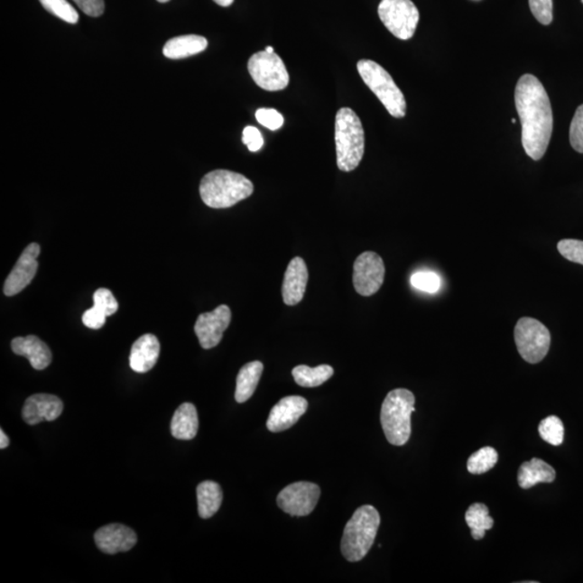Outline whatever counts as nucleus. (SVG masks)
<instances>
[{"instance_id":"nucleus-1","label":"nucleus","mask_w":583,"mask_h":583,"mask_svg":"<svg viewBox=\"0 0 583 583\" xmlns=\"http://www.w3.org/2000/svg\"><path fill=\"white\" fill-rule=\"evenodd\" d=\"M515 106L522 125V145L532 161H541L551 140L553 113L548 93L537 77H521L515 88Z\"/></svg>"},{"instance_id":"nucleus-2","label":"nucleus","mask_w":583,"mask_h":583,"mask_svg":"<svg viewBox=\"0 0 583 583\" xmlns=\"http://www.w3.org/2000/svg\"><path fill=\"white\" fill-rule=\"evenodd\" d=\"M254 191V185L245 175L216 170L203 176L200 183V196L208 207L227 208L249 198Z\"/></svg>"},{"instance_id":"nucleus-3","label":"nucleus","mask_w":583,"mask_h":583,"mask_svg":"<svg viewBox=\"0 0 583 583\" xmlns=\"http://www.w3.org/2000/svg\"><path fill=\"white\" fill-rule=\"evenodd\" d=\"M338 166L340 171L351 172L359 166L365 155V130L351 108H340L335 121Z\"/></svg>"},{"instance_id":"nucleus-4","label":"nucleus","mask_w":583,"mask_h":583,"mask_svg":"<svg viewBox=\"0 0 583 583\" xmlns=\"http://www.w3.org/2000/svg\"><path fill=\"white\" fill-rule=\"evenodd\" d=\"M379 525L381 515L373 505H362L351 516L340 544L344 558L348 562H360L366 558L375 541Z\"/></svg>"},{"instance_id":"nucleus-5","label":"nucleus","mask_w":583,"mask_h":583,"mask_svg":"<svg viewBox=\"0 0 583 583\" xmlns=\"http://www.w3.org/2000/svg\"><path fill=\"white\" fill-rule=\"evenodd\" d=\"M415 395L408 389H394L384 399L381 422L384 436L390 444L403 447L412 433L411 417L415 409Z\"/></svg>"},{"instance_id":"nucleus-6","label":"nucleus","mask_w":583,"mask_h":583,"mask_svg":"<svg viewBox=\"0 0 583 583\" xmlns=\"http://www.w3.org/2000/svg\"><path fill=\"white\" fill-rule=\"evenodd\" d=\"M356 69L363 81L383 103L388 113L393 117L403 118L406 114L405 97L388 71L371 60H359Z\"/></svg>"},{"instance_id":"nucleus-7","label":"nucleus","mask_w":583,"mask_h":583,"mask_svg":"<svg viewBox=\"0 0 583 583\" xmlns=\"http://www.w3.org/2000/svg\"><path fill=\"white\" fill-rule=\"evenodd\" d=\"M514 339L521 356L531 365L542 361L551 345V334L548 328L530 317L522 318L516 323Z\"/></svg>"},{"instance_id":"nucleus-8","label":"nucleus","mask_w":583,"mask_h":583,"mask_svg":"<svg viewBox=\"0 0 583 583\" xmlns=\"http://www.w3.org/2000/svg\"><path fill=\"white\" fill-rule=\"evenodd\" d=\"M378 15L387 30L401 41L411 40L420 22V11L412 0H382Z\"/></svg>"},{"instance_id":"nucleus-9","label":"nucleus","mask_w":583,"mask_h":583,"mask_svg":"<svg viewBox=\"0 0 583 583\" xmlns=\"http://www.w3.org/2000/svg\"><path fill=\"white\" fill-rule=\"evenodd\" d=\"M258 87L266 91H280L289 86L290 77L282 58L276 53L260 51L253 54L247 64Z\"/></svg>"},{"instance_id":"nucleus-10","label":"nucleus","mask_w":583,"mask_h":583,"mask_svg":"<svg viewBox=\"0 0 583 583\" xmlns=\"http://www.w3.org/2000/svg\"><path fill=\"white\" fill-rule=\"evenodd\" d=\"M320 495V487L317 484L296 482L279 493L277 503L285 514L292 516H306L315 510Z\"/></svg>"},{"instance_id":"nucleus-11","label":"nucleus","mask_w":583,"mask_h":583,"mask_svg":"<svg viewBox=\"0 0 583 583\" xmlns=\"http://www.w3.org/2000/svg\"><path fill=\"white\" fill-rule=\"evenodd\" d=\"M386 274L383 258L375 252H365L354 264V287L357 294L372 296L382 288Z\"/></svg>"},{"instance_id":"nucleus-12","label":"nucleus","mask_w":583,"mask_h":583,"mask_svg":"<svg viewBox=\"0 0 583 583\" xmlns=\"http://www.w3.org/2000/svg\"><path fill=\"white\" fill-rule=\"evenodd\" d=\"M232 322V311L221 305L211 312L201 313L195 324V333L203 349H212L221 343L223 334Z\"/></svg>"},{"instance_id":"nucleus-13","label":"nucleus","mask_w":583,"mask_h":583,"mask_svg":"<svg viewBox=\"0 0 583 583\" xmlns=\"http://www.w3.org/2000/svg\"><path fill=\"white\" fill-rule=\"evenodd\" d=\"M41 254V245L31 244L22 253L19 261L16 262L13 272L5 280L4 292L5 295L14 296L23 291L34 279L38 271L37 257Z\"/></svg>"},{"instance_id":"nucleus-14","label":"nucleus","mask_w":583,"mask_h":583,"mask_svg":"<svg viewBox=\"0 0 583 583\" xmlns=\"http://www.w3.org/2000/svg\"><path fill=\"white\" fill-rule=\"evenodd\" d=\"M308 409V401L300 395H290L273 406L267 420L271 432H282L293 427Z\"/></svg>"},{"instance_id":"nucleus-15","label":"nucleus","mask_w":583,"mask_h":583,"mask_svg":"<svg viewBox=\"0 0 583 583\" xmlns=\"http://www.w3.org/2000/svg\"><path fill=\"white\" fill-rule=\"evenodd\" d=\"M64 405L57 395L38 393L25 401L22 417L26 423L35 426L42 421H53L62 414Z\"/></svg>"},{"instance_id":"nucleus-16","label":"nucleus","mask_w":583,"mask_h":583,"mask_svg":"<svg viewBox=\"0 0 583 583\" xmlns=\"http://www.w3.org/2000/svg\"><path fill=\"white\" fill-rule=\"evenodd\" d=\"M97 547L106 554H117L129 551L137 542L134 531L121 524L103 526L96 532Z\"/></svg>"},{"instance_id":"nucleus-17","label":"nucleus","mask_w":583,"mask_h":583,"mask_svg":"<svg viewBox=\"0 0 583 583\" xmlns=\"http://www.w3.org/2000/svg\"><path fill=\"white\" fill-rule=\"evenodd\" d=\"M308 279V268L301 257H294L285 272L282 297L285 305L295 306L304 299Z\"/></svg>"},{"instance_id":"nucleus-18","label":"nucleus","mask_w":583,"mask_h":583,"mask_svg":"<svg viewBox=\"0 0 583 583\" xmlns=\"http://www.w3.org/2000/svg\"><path fill=\"white\" fill-rule=\"evenodd\" d=\"M11 349L15 355L27 357L31 366L38 371L45 370L52 361L51 348L34 335H30V337L26 338H15L11 342Z\"/></svg>"},{"instance_id":"nucleus-19","label":"nucleus","mask_w":583,"mask_h":583,"mask_svg":"<svg viewBox=\"0 0 583 583\" xmlns=\"http://www.w3.org/2000/svg\"><path fill=\"white\" fill-rule=\"evenodd\" d=\"M161 355V343L155 335H143L132 346L130 366L136 373H146L156 366Z\"/></svg>"},{"instance_id":"nucleus-20","label":"nucleus","mask_w":583,"mask_h":583,"mask_svg":"<svg viewBox=\"0 0 583 583\" xmlns=\"http://www.w3.org/2000/svg\"><path fill=\"white\" fill-rule=\"evenodd\" d=\"M557 477L553 467L539 458L522 464L518 473V482L521 488L528 489L538 483H552Z\"/></svg>"},{"instance_id":"nucleus-21","label":"nucleus","mask_w":583,"mask_h":583,"mask_svg":"<svg viewBox=\"0 0 583 583\" xmlns=\"http://www.w3.org/2000/svg\"><path fill=\"white\" fill-rule=\"evenodd\" d=\"M199 420L196 406L184 403L175 411L171 421V433L175 439L190 441L197 436Z\"/></svg>"},{"instance_id":"nucleus-22","label":"nucleus","mask_w":583,"mask_h":583,"mask_svg":"<svg viewBox=\"0 0 583 583\" xmlns=\"http://www.w3.org/2000/svg\"><path fill=\"white\" fill-rule=\"evenodd\" d=\"M208 41L198 35L174 37L163 47L164 57L172 60L185 59L206 51Z\"/></svg>"},{"instance_id":"nucleus-23","label":"nucleus","mask_w":583,"mask_h":583,"mask_svg":"<svg viewBox=\"0 0 583 583\" xmlns=\"http://www.w3.org/2000/svg\"><path fill=\"white\" fill-rule=\"evenodd\" d=\"M264 366L260 361L246 363L236 376L235 398L236 403H245L254 394L263 374Z\"/></svg>"},{"instance_id":"nucleus-24","label":"nucleus","mask_w":583,"mask_h":583,"mask_svg":"<svg viewBox=\"0 0 583 583\" xmlns=\"http://www.w3.org/2000/svg\"><path fill=\"white\" fill-rule=\"evenodd\" d=\"M198 513L200 518L210 519L221 508L223 492L217 483L205 481L197 487Z\"/></svg>"},{"instance_id":"nucleus-25","label":"nucleus","mask_w":583,"mask_h":583,"mask_svg":"<svg viewBox=\"0 0 583 583\" xmlns=\"http://www.w3.org/2000/svg\"><path fill=\"white\" fill-rule=\"evenodd\" d=\"M292 375L294 381L301 387L315 388L321 386L334 375V368L331 366L321 365L317 367L299 366L293 368Z\"/></svg>"},{"instance_id":"nucleus-26","label":"nucleus","mask_w":583,"mask_h":583,"mask_svg":"<svg viewBox=\"0 0 583 583\" xmlns=\"http://www.w3.org/2000/svg\"><path fill=\"white\" fill-rule=\"evenodd\" d=\"M465 519L475 541H481L486 536V532L492 530L494 526V520L489 516L488 508L484 504H471L467 510Z\"/></svg>"},{"instance_id":"nucleus-27","label":"nucleus","mask_w":583,"mask_h":583,"mask_svg":"<svg viewBox=\"0 0 583 583\" xmlns=\"http://www.w3.org/2000/svg\"><path fill=\"white\" fill-rule=\"evenodd\" d=\"M498 461L497 450L493 448H482L467 459V471L472 475H483L492 470Z\"/></svg>"},{"instance_id":"nucleus-28","label":"nucleus","mask_w":583,"mask_h":583,"mask_svg":"<svg viewBox=\"0 0 583 583\" xmlns=\"http://www.w3.org/2000/svg\"><path fill=\"white\" fill-rule=\"evenodd\" d=\"M538 431L543 441L553 445V447H560L563 443L564 425L557 416L544 418L538 427Z\"/></svg>"},{"instance_id":"nucleus-29","label":"nucleus","mask_w":583,"mask_h":583,"mask_svg":"<svg viewBox=\"0 0 583 583\" xmlns=\"http://www.w3.org/2000/svg\"><path fill=\"white\" fill-rule=\"evenodd\" d=\"M42 7L48 13L58 16L59 19L68 22L70 24H76L79 20V15L68 0H40Z\"/></svg>"},{"instance_id":"nucleus-30","label":"nucleus","mask_w":583,"mask_h":583,"mask_svg":"<svg viewBox=\"0 0 583 583\" xmlns=\"http://www.w3.org/2000/svg\"><path fill=\"white\" fill-rule=\"evenodd\" d=\"M412 288L426 293H437L442 287L441 277L438 273L429 271L417 272L411 277Z\"/></svg>"},{"instance_id":"nucleus-31","label":"nucleus","mask_w":583,"mask_h":583,"mask_svg":"<svg viewBox=\"0 0 583 583\" xmlns=\"http://www.w3.org/2000/svg\"><path fill=\"white\" fill-rule=\"evenodd\" d=\"M93 301H95L93 308L106 317L113 316L118 310V302L108 289L97 290L93 295Z\"/></svg>"},{"instance_id":"nucleus-32","label":"nucleus","mask_w":583,"mask_h":583,"mask_svg":"<svg viewBox=\"0 0 583 583\" xmlns=\"http://www.w3.org/2000/svg\"><path fill=\"white\" fill-rule=\"evenodd\" d=\"M560 254L569 262L583 265V241L576 239L560 240L558 244Z\"/></svg>"},{"instance_id":"nucleus-33","label":"nucleus","mask_w":583,"mask_h":583,"mask_svg":"<svg viewBox=\"0 0 583 583\" xmlns=\"http://www.w3.org/2000/svg\"><path fill=\"white\" fill-rule=\"evenodd\" d=\"M569 141L576 152L583 153V104L575 113L569 129Z\"/></svg>"},{"instance_id":"nucleus-34","label":"nucleus","mask_w":583,"mask_h":583,"mask_svg":"<svg viewBox=\"0 0 583 583\" xmlns=\"http://www.w3.org/2000/svg\"><path fill=\"white\" fill-rule=\"evenodd\" d=\"M532 14L539 23L549 25L553 20L552 0H530Z\"/></svg>"},{"instance_id":"nucleus-35","label":"nucleus","mask_w":583,"mask_h":583,"mask_svg":"<svg viewBox=\"0 0 583 583\" xmlns=\"http://www.w3.org/2000/svg\"><path fill=\"white\" fill-rule=\"evenodd\" d=\"M255 117L258 123L272 131L279 130L284 124L282 115L273 108H260Z\"/></svg>"},{"instance_id":"nucleus-36","label":"nucleus","mask_w":583,"mask_h":583,"mask_svg":"<svg viewBox=\"0 0 583 583\" xmlns=\"http://www.w3.org/2000/svg\"><path fill=\"white\" fill-rule=\"evenodd\" d=\"M242 142L245 143L252 153L260 151L264 146V139L261 131L252 125H247L246 128H245L244 135H242Z\"/></svg>"},{"instance_id":"nucleus-37","label":"nucleus","mask_w":583,"mask_h":583,"mask_svg":"<svg viewBox=\"0 0 583 583\" xmlns=\"http://www.w3.org/2000/svg\"><path fill=\"white\" fill-rule=\"evenodd\" d=\"M74 2L82 10V13L93 16V18L101 16L106 9L104 0H74Z\"/></svg>"},{"instance_id":"nucleus-38","label":"nucleus","mask_w":583,"mask_h":583,"mask_svg":"<svg viewBox=\"0 0 583 583\" xmlns=\"http://www.w3.org/2000/svg\"><path fill=\"white\" fill-rule=\"evenodd\" d=\"M82 322H84L87 328L98 329L103 328L104 324H106V317L92 307L84 313V316H82Z\"/></svg>"},{"instance_id":"nucleus-39","label":"nucleus","mask_w":583,"mask_h":583,"mask_svg":"<svg viewBox=\"0 0 583 583\" xmlns=\"http://www.w3.org/2000/svg\"><path fill=\"white\" fill-rule=\"evenodd\" d=\"M10 444V440L7 437V434H5L2 429L0 430V449H5L9 447Z\"/></svg>"},{"instance_id":"nucleus-40","label":"nucleus","mask_w":583,"mask_h":583,"mask_svg":"<svg viewBox=\"0 0 583 583\" xmlns=\"http://www.w3.org/2000/svg\"><path fill=\"white\" fill-rule=\"evenodd\" d=\"M214 2L222 7H229L230 5H233L234 0H214Z\"/></svg>"},{"instance_id":"nucleus-41","label":"nucleus","mask_w":583,"mask_h":583,"mask_svg":"<svg viewBox=\"0 0 583 583\" xmlns=\"http://www.w3.org/2000/svg\"><path fill=\"white\" fill-rule=\"evenodd\" d=\"M265 51H267L268 53H273V52H274V51H273V47H271V46H268V47L265 49Z\"/></svg>"},{"instance_id":"nucleus-42","label":"nucleus","mask_w":583,"mask_h":583,"mask_svg":"<svg viewBox=\"0 0 583 583\" xmlns=\"http://www.w3.org/2000/svg\"><path fill=\"white\" fill-rule=\"evenodd\" d=\"M157 2L164 4L170 2V0H157Z\"/></svg>"},{"instance_id":"nucleus-43","label":"nucleus","mask_w":583,"mask_h":583,"mask_svg":"<svg viewBox=\"0 0 583 583\" xmlns=\"http://www.w3.org/2000/svg\"><path fill=\"white\" fill-rule=\"evenodd\" d=\"M582 3H583V0H582Z\"/></svg>"}]
</instances>
